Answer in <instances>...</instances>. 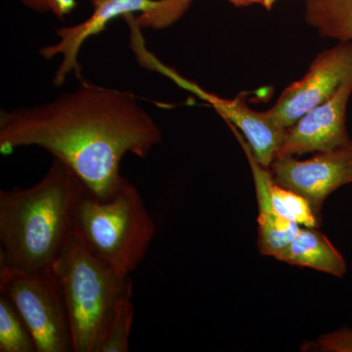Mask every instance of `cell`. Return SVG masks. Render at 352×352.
<instances>
[{
    "label": "cell",
    "mask_w": 352,
    "mask_h": 352,
    "mask_svg": "<svg viewBox=\"0 0 352 352\" xmlns=\"http://www.w3.org/2000/svg\"><path fill=\"white\" fill-rule=\"evenodd\" d=\"M352 94V78L327 101L316 106L287 129L275 157L325 152L351 141L346 131V109Z\"/></svg>",
    "instance_id": "9"
},
{
    "label": "cell",
    "mask_w": 352,
    "mask_h": 352,
    "mask_svg": "<svg viewBox=\"0 0 352 352\" xmlns=\"http://www.w3.org/2000/svg\"><path fill=\"white\" fill-rule=\"evenodd\" d=\"M163 134L135 95L80 80L75 91L39 105L0 113V152L43 148L75 173L88 191L107 200L126 182L120 162L146 157Z\"/></svg>",
    "instance_id": "1"
},
{
    "label": "cell",
    "mask_w": 352,
    "mask_h": 352,
    "mask_svg": "<svg viewBox=\"0 0 352 352\" xmlns=\"http://www.w3.org/2000/svg\"><path fill=\"white\" fill-rule=\"evenodd\" d=\"M270 194L273 208L278 214L308 228L320 226V220L317 219L305 197L280 186L274 180L271 184Z\"/></svg>",
    "instance_id": "16"
},
{
    "label": "cell",
    "mask_w": 352,
    "mask_h": 352,
    "mask_svg": "<svg viewBox=\"0 0 352 352\" xmlns=\"http://www.w3.org/2000/svg\"><path fill=\"white\" fill-rule=\"evenodd\" d=\"M132 289L122 294L111 309L94 352H127L134 320Z\"/></svg>",
    "instance_id": "14"
},
{
    "label": "cell",
    "mask_w": 352,
    "mask_h": 352,
    "mask_svg": "<svg viewBox=\"0 0 352 352\" xmlns=\"http://www.w3.org/2000/svg\"><path fill=\"white\" fill-rule=\"evenodd\" d=\"M32 11L52 13L58 19H64L76 7V0H20Z\"/></svg>",
    "instance_id": "17"
},
{
    "label": "cell",
    "mask_w": 352,
    "mask_h": 352,
    "mask_svg": "<svg viewBox=\"0 0 352 352\" xmlns=\"http://www.w3.org/2000/svg\"><path fill=\"white\" fill-rule=\"evenodd\" d=\"M0 295L19 312L38 352L74 351L68 311L54 271L0 266Z\"/></svg>",
    "instance_id": "5"
},
{
    "label": "cell",
    "mask_w": 352,
    "mask_h": 352,
    "mask_svg": "<svg viewBox=\"0 0 352 352\" xmlns=\"http://www.w3.org/2000/svg\"><path fill=\"white\" fill-rule=\"evenodd\" d=\"M87 187L53 159L29 188L0 192V266L52 270L76 233V210Z\"/></svg>",
    "instance_id": "2"
},
{
    "label": "cell",
    "mask_w": 352,
    "mask_h": 352,
    "mask_svg": "<svg viewBox=\"0 0 352 352\" xmlns=\"http://www.w3.org/2000/svg\"><path fill=\"white\" fill-rule=\"evenodd\" d=\"M351 78L352 43H339L319 53L305 75L285 88L266 113L279 129H288Z\"/></svg>",
    "instance_id": "7"
},
{
    "label": "cell",
    "mask_w": 352,
    "mask_h": 352,
    "mask_svg": "<svg viewBox=\"0 0 352 352\" xmlns=\"http://www.w3.org/2000/svg\"><path fill=\"white\" fill-rule=\"evenodd\" d=\"M303 16L319 36L352 43V0H305Z\"/></svg>",
    "instance_id": "13"
},
{
    "label": "cell",
    "mask_w": 352,
    "mask_h": 352,
    "mask_svg": "<svg viewBox=\"0 0 352 352\" xmlns=\"http://www.w3.org/2000/svg\"><path fill=\"white\" fill-rule=\"evenodd\" d=\"M192 2L193 0H90L94 8L91 15L80 24L60 28L56 32L59 41L41 50V55L45 59L62 55L53 85L61 87L73 72L82 78L78 53L87 39L100 34L111 21L139 12L138 17L133 16L139 27L164 29L182 18Z\"/></svg>",
    "instance_id": "6"
},
{
    "label": "cell",
    "mask_w": 352,
    "mask_h": 352,
    "mask_svg": "<svg viewBox=\"0 0 352 352\" xmlns=\"http://www.w3.org/2000/svg\"><path fill=\"white\" fill-rule=\"evenodd\" d=\"M231 3L237 7L249 6L252 4H258L263 6L266 10H271L274 6L276 0H229Z\"/></svg>",
    "instance_id": "19"
},
{
    "label": "cell",
    "mask_w": 352,
    "mask_h": 352,
    "mask_svg": "<svg viewBox=\"0 0 352 352\" xmlns=\"http://www.w3.org/2000/svg\"><path fill=\"white\" fill-rule=\"evenodd\" d=\"M76 234L95 256L131 276L147 254L156 226L138 188L126 180L107 200L83 191L76 206Z\"/></svg>",
    "instance_id": "3"
},
{
    "label": "cell",
    "mask_w": 352,
    "mask_h": 352,
    "mask_svg": "<svg viewBox=\"0 0 352 352\" xmlns=\"http://www.w3.org/2000/svg\"><path fill=\"white\" fill-rule=\"evenodd\" d=\"M317 347L322 351L352 352V329L344 328L323 336Z\"/></svg>",
    "instance_id": "18"
},
{
    "label": "cell",
    "mask_w": 352,
    "mask_h": 352,
    "mask_svg": "<svg viewBox=\"0 0 352 352\" xmlns=\"http://www.w3.org/2000/svg\"><path fill=\"white\" fill-rule=\"evenodd\" d=\"M0 352H38L25 321L3 295H0Z\"/></svg>",
    "instance_id": "15"
},
{
    "label": "cell",
    "mask_w": 352,
    "mask_h": 352,
    "mask_svg": "<svg viewBox=\"0 0 352 352\" xmlns=\"http://www.w3.org/2000/svg\"><path fill=\"white\" fill-rule=\"evenodd\" d=\"M228 126L242 146L254 176L258 204L259 251L264 256H274L287 247L296 237L300 231V226L285 219L275 212L271 201L270 188L273 177L271 171L268 170L270 168L261 166L256 161L251 147L237 129L231 124H228Z\"/></svg>",
    "instance_id": "11"
},
{
    "label": "cell",
    "mask_w": 352,
    "mask_h": 352,
    "mask_svg": "<svg viewBox=\"0 0 352 352\" xmlns=\"http://www.w3.org/2000/svg\"><path fill=\"white\" fill-rule=\"evenodd\" d=\"M52 270L68 311L74 352H94L116 300L132 289L131 276L95 256L76 233Z\"/></svg>",
    "instance_id": "4"
},
{
    "label": "cell",
    "mask_w": 352,
    "mask_h": 352,
    "mask_svg": "<svg viewBox=\"0 0 352 352\" xmlns=\"http://www.w3.org/2000/svg\"><path fill=\"white\" fill-rule=\"evenodd\" d=\"M196 95L214 106L226 122L237 127L247 139L252 154L261 166L270 168L283 142L287 129H279L267 113L252 110L242 96L220 98L197 87Z\"/></svg>",
    "instance_id": "10"
},
{
    "label": "cell",
    "mask_w": 352,
    "mask_h": 352,
    "mask_svg": "<svg viewBox=\"0 0 352 352\" xmlns=\"http://www.w3.org/2000/svg\"><path fill=\"white\" fill-rule=\"evenodd\" d=\"M270 168L275 183L305 197L320 220L326 198L352 183V140L305 161L294 157H275Z\"/></svg>",
    "instance_id": "8"
},
{
    "label": "cell",
    "mask_w": 352,
    "mask_h": 352,
    "mask_svg": "<svg viewBox=\"0 0 352 352\" xmlns=\"http://www.w3.org/2000/svg\"><path fill=\"white\" fill-rule=\"evenodd\" d=\"M275 258L293 265L307 266L342 277L346 264L339 251L323 233L314 228L303 227L286 248Z\"/></svg>",
    "instance_id": "12"
}]
</instances>
